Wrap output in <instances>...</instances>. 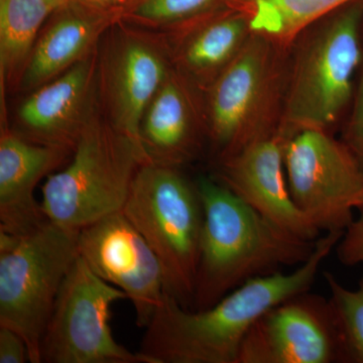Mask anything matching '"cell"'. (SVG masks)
I'll return each instance as SVG.
<instances>
[{"mask_svg":"<svg viewBox=\"0 0 363 363\" xmlns=\"http://www.w3.org/2000/svg\"><path fill=\"white\" fill-rule=\"evenodd\" d=\"M98 28L97 21L82 13H68L57 21L35 48L26 84H40L71 65L92 43Z\"/></svg>","mask_w":363,"mask_h":363,"instance_id":"obj_19","label":"cell"},{"mask_svg":"<svg viewBox=\"0 0 363 363\" xmlns=\"http://www.w3.org/2000/svg\"><path fill=\"white\" fill-rule=\"evenodd\" d=\"M252 35L247 18L230 9L228 13L203 26L189 40L184 62L196 75L217 74L218 77Z\"/></svg>","mask_w":363,"mask_h":363,"instance_id":"obj_18","label":"cell"},{"mask_svg":"<svg viewBox=\"0 0 363 363\" xmlns=\"http://www.w3.org/2000/svg\"><path fill=\"white\" fill-rule=\"evenodd\" d=\"M310 291L264 312L243 339L238 363H341L328 298Z\"/></svg>","mask_w":363,"mask_h":363,"instance_id":"obj_10","label":"cell"},{"mask_svg":"<svg viewBox=\"0 0 363 363\" xmlns=\"http://www.w3.org/2000/svg\"><path fill=\"white\" fill-rule=\"evenodd\" d=\"M90 68L81 63L52 84L35 92L21 105V121L45 140V145L65 149L76 145L71 135L72 116L77 111L89 83Z\"/></svg>","mask_w":363,"mask_h":363,"instance_id":"obj_14","label":"cell"},{"mask_svg":"<svg viewBox=\"0 0 363 363\" xmlns=\"http://www.w3.org/2000/svg\"><path fill=\"white\" fill-rule=\"evenodd\" d=\"M80 1L87 6L96 7V9H109V7L123 4L126 0H80Z\"/></svg>","mask_w":363,"mask_h":363,"instance_id":"obj_26","label":"cell"},{"mask_svg":"<svg viewBox=\"0 0 363 363\" xmlns=\"http://www.w3.org/2000/svg\"><path fill=\"white\" fill-rule=\"evenodd\" d=\"M164 76L161 60L152 50L140 44L128 45L117 66L114 80L117 130L133 140L147 157L143 143L140 121Z\"/></svg>","mask_w":363,"mask_h":363,"instance_id":"obj_15","label":"cell"},{"mask_svg":"<svg viewBox=\"0 0 363 363\" xmlns=\"http://www.w3.org/2000/svg\"><path fill=\"white\" fill-rule=\"evenodd\" d=\"M222 0H143L136 16L155 21H177L204 13ZM227 1V0H223Z\"/></svg>","mask_w":363,"mask_h":363,"instance_id":"obj_22","label":"cell"},{"mask_svg":"<svg viewBox=\"0 0 363 363\" xmlns=\"http://www.w3.org/2000/svg\"><path fill=\"white\" fill-rule=\"evenodd\" d=\"M363 0L317 21L290 49L278 135L328 131L350 112L362 58Z\"/></svg>","mask_w":363,"mask_h":363,"instance_id":"obj_3","label":"cell"},{"mask_svg":"<svg viewBox=\"0 0 363 363\" xmlns=\"http://www.w3.org/2000/svg\"><path fill=\"white\" fill-rule=\"evenodd\" d=\"M342 235L341 231L325 233L316 240L311 257L295 271L250 279L208 309H188L164 293L145 328L140 352L156 363H238L253 323L274 306L311 290L320 267Z\"/></svg>","mask_w":363,"mask_h":363,"instance_id":"obj_1","label":"cell"},{"mask_svg":"<svg viewBox=\"0 0 363 363\" xmlns=\"http://www.w3.org/2000/svg\"><path fill=\"white\" fill-rule=\"evenodd\" d=\"M142 138L150 162L154 154L159 156L157 164L175 167L192 155V117L187 98L175 83L162 86L155 98L143 123Z\"/></svg>","mask_w":363,"mask_h":363,"instance_id":"obj_17","label":"cell"},{"mask_svg":"<svg viewBox=\"0 0 363 363\" xmlns=\"http://www.w3.org/2000/svg\"><path fill=\"white\" fill-rule=\"evenodd\" d=\"M78 257L79 231L49 220L28 233L0 231V326L23 338L30 362L42 363L45 327Z\"/></svg>","mask_w":363,"mask_h":363,"instance_id":"obj_5","label":"cell"},{"mask_svg":"<svg viewBox=\"0 0 363 363\" xmlns=\"http://www.w3.org/2000/svg\"><path fill=\"white\" fill-rule=\"evenodd\" d=\"M52 9L45 0H0V55L4 68L26 58Z\"/></svg>","mask_w":363,"mask_h":363,"instance_id":"obj_20","label":"cell"},{"mask_svg":"<svg viewBox=\"0 0 363 363\" xmlns=\"http://www.w3.org/2000/svg\"><path fill=\"white\" fill-rule=\"evenodd\" d=\"M220 182L253 209L305 240L321 231L294 202L284 164V140L279 135L248 145L222 161Z\"/></svg>","mask_w":363,"mask_h":363,"instance_id":"obj_12","label":"cell"},{"mask_svg":"<svg viewBox=\"0 0 363 363\" xmlns=\"http://www.w3.org/2000/svg\"><path fill=\"white\" fill-rule=\"evenodd\" d=\"M358 213L345 229L335 247L339 262L343 266L363 264V207L358 210Z\"/></svg>","mask_w":363,"mask_h":363,"instance_id":"obj_24","label":"cell"},{"mask_svg":"<svg viewBox=\"0 0 363 363\" xmlns=\"http://www.w3.org/2000/svg\"><path fill=\"white\" fill-rule=\"evenodd\" d=\"M147 155L118 130L100 123L81 130L71 164L48 178L42 190L45 218L80 231L123 211Z\"/></svg>","mask_w":363,"mask_h":363,"instance_id":"obj_6","label":"cell"},{"mask_svg":"<svg viewBox=\"0 0 363 363\" xmlns=\"http://www.w3.org/2000/svg\"><path fill=\"white\" fill-rule=\"evenodd\" d=\"M290 50L252 33L211 86L210 130L221 162L250 143L278 135Z\"/></svg>","mask_w":363,"mask_h":363,"instance_id":"obj_7","label":"cell"},{"mask_svg":"<svg viewBox=\"0 0 363 363\" xmlns=\"http://www.w3.org/2000/svg\"><path fill=\"white\" fill-rule=\"evenodd\" d=\"M340 138L354 152L363 166V23L362 58L355 80L352 104L343 121Z\"/></svg>","mask_w":363,"mask_h":363,"instance_id":"obj_23","label":"cell"},{"mask_svg":"<svg viewBox=\"0 0 363 363\" xmlns=\"http://www.w3.org/2000/svg\"><path fill=\"white\" fill-rule=\"evenodd\" d=\"M50 6L52 7V11L58 9V7L64 6L68 0H45Z\"/></svg>","mask_w":363,"mask_h":363,"instance_id":"obj_27","label":"cell"},{"mask_svg":"<svg viewBox=\"0 0 363 363\" xmlns=\"http://www.w3.org/2000/svg\"><path fill=\"white\" fill-rule=\"evenodd\" d=\"M196 186L204 223L191 310L208 309L245 281L311 257L316 241L277 225L220 181L201 177Z\"/></svg>","mask_w":363,"mask_h":363,"instance_id":"obj_2","label":"cell"},{"mask_svg":"<svg viewBox=\"0 0 363 363\" xmlns=\"http://www.w3.org/2000/svg\"><path fill=\"white\" fill-rule=\"evenodd\" d=\"M332 318L340 347L341 363H363V274L357 290H350L324 272Z\"/></svg>","mask_w":363,"mask_h":363,"instance_id":"obj_21","label":"cell"},{"mask_svg":"<svg viewBox=\"0 0 363 363\" xmlns=\"http://www.w3.org/2000/svg\"><path fill=\"white\" fill-rule=\"evenodd\" d=\"M284 140V138H283ZM289 190L320 231H345L363 207V166L328 131H298L284 140Z\"/></svg>","mask_w":363,"mask_h":363,"instance_id":"obj_9","label":"cell"},{"mask_svg":"<svg viewBox=\"0 0 363 363\" xmlns=\"http://www.w3.org/2000/svg\"><path fill=\"white\" fill-rule=\"evenodd\" d=\"M79 255L98 277L125 294L136 325L145 328L166 293L164 274L156 253L123 211L81 229Z\"/></svg>","mask_w":363,"mask_h":363,"instance_id":"obj_11","label":"cell"},{"mask_svg":"<svg viewBox=\"0 0 363 363\" xmlns=\"http://www.w3.org/2000/svg\"><path fill=\"white\" fill-rule=\"evenodd\" d=\"M28 358V346L20 334L0 326V363H23Z\"/></svg>","mask_w":363,"mask_h":363,"instance_id":"obj_25","label":"cell"},{"mask_svg":"<svg viewBox=\"0 0 363 363\" xmlns=\"http://www.w3.org/2000/svg\"><path fill=\"white\" fill-rule=\"evenodd\" d=\"M125 294L98 277L79 255L62 286L40 357L45 363H156L121 345L112 334L111 306Z\"/></svg>","mask_w":363,"mask_h":363,"instance_id":"obj_8","label":"cell"},{"mask_svg":"<svg viewBox=\"0 0 363 363\" xmlns=\"http://www.w3.org/2000/svg\"><path fill=\"white\" fill-rule=\"evenodd\" d=\"M61 147L35 145L4 133L0 140V231L23 233L48 220L35 186L64 157Z\"/></svg>","mask_w":363,"mask_h":363,"instance_id":"obj_13","label":"cell"},{"mask_svg":"<svg viewBox=\"0 0 363 363\" xmlns=\"http://www.w3.org/2000/svg\"><path fill=\"white\" fill-rule=\"evenodd\" d=\"M357 0H227L247 18L250 30L290 50L308 28Z\"/></svg>","mask_w":363,"mask_h":363,"instance_id":"obj_16","label":"cell"},{"mask_svg":"<svg viewBox=\"0 0 363 363\" xmlns=\"http://www.w3.org/2000/svg\"><path fill=\"white\" fill-rule=\"evenodd\" d=\"M123 213L156 253L166 293L191 309L204 223L196 184L175 167L143 164Z\"/></svg>","mask_w":363,"mask_h":363,"instance_id":"obj_4","label":"cell"}]
</instances>
